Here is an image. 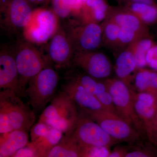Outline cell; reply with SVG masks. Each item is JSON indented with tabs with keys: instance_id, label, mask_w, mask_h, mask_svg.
Here are the masks:
<instances>
[{
	"instance_id": "obj_8",
	"label": "cell",
	"mask_w": 157,
	"mask_h": 157,
	"mask_svg": "<svg viewBox=\"0 0 157 157\" xmlns=\"http://www.w3.org/2000/svg\"><path fill=\"white\" fill-rule=\"evenodd\" d=\"M0 109L6 113L14 130L29 132L33 125L36 115L13 91L3 90L0 92Z\"/></svg>"
},
{
	"instance_id": "obj_1",
	"label": "cell",
	"mask_w": 157,
	"mask_h": 157,
	"mask_svg": "<svg viewBox=\"0 0 157 157\" xmlns=\"http://www.w3.org/2000/svg\"><path fill=\"white\" fill-rule=\"evenodd\" d=\"M78 115L76 104L62 91L55 96L43 110L39 121L67 134L73 130Z\"/></svg>"
},
{
	"instance_id": "obj_15",
	"label": "cell",
	"mask_w": 157,
	"mask_h": 157,
	"mask_svg": "<svg viewBox=\"0 0 157 157\" xmlns=\"http://www.w3.org/2000/svg\"><path fill=\"white\" fill-rule=\"evenodd\" d=\"M132 89L135 112L142 124L145 135L156 116L157 99L149 93L138 92Z\"/></svg>"
},
{
	"instance_id": "obj_18",
	"label": "cell",
	"mask_w": 157,
	"mask_h": 157,
	"mask_svg": "<svg viewBox=\"0 0 157 157\" xmlns=\"http://www.w3.org/2000/svg\"><path fill=\"white\" fill-rule=\"evenodd\" d=\"M0 139V157H12L29 143L28 132L14 130L9 133L1 134Z\"/></svg>"
},
{
	"instance_id": "obj_28",
	"label": "cell",
	"mask_w": 157,
	"mask_h": 157,
	"mask_svg": "<svg viewBox=\"0 0 157 157\" xmlns=\"http://www.w3.org/2000/svg\"><path fill=\"white\" fill-rule=\"evenodd\" d=\"M147 38L126 29L121 28L117 50L121 51L130 44L142 38Z\"/></svg>"
},
{
	"instance_id": "obj_34",
	"label": "cell",
	"mask_w": 157,
	"mask_h": 157,
	"mask_svg": "<svg viewBox=\"0 0 157 157\" xmlns=\"http://www.w3.org/2000/svg\"><path fill=\"white\" fill-rule=\"evenodd\" d=\"M14 130L6 113L0 109V134H6L12 132Z\"/></svg>"
},
{
	"instance_id": "obj_2",
	"label": "cell",
	"mask_w": 157,
	"mask_h": 157,
	"mask_svg": "<svg viewBox=\"0 0 157 157\" xmlns=\"http://www.w3.org/2000/svg\"><path fill=\"white\" fill-rule=\"evenodd\" d=\"M33 44L25 39L21 40L13 51L18 70L21 97L26 96V86L31 78L48 66L45 58Z\"/></svg>"
},
{
	"instance_id": "obj_21",
	"label": "cell",
	"mask_w": 157,
	"mask_h": 157,
	"mask_svg": "<svg viewBox=\"0 0 157 157\" xmlns=\"http://www.w3.org/2000/svg\"><path fill=\"white\" fill-rule=\"evenodd\" d=\"M87 0H51L52 11L59 18L78 17Z\"/></svg>"
},
{
	"instance_id": "obj_30",
	"label": "cell",
	"mask_w": 157,
	"mask_h": 157,
	"mask_svg": "<svg viewBox=\"0 0 157 157\" xmlns=\"http://www.w3.org/2000/svg\"><path fill=\"white\" fill-rule=\"evenodd\" d=\"M110 152L109 147H82V157H109Z\"/></svg>"
},
{
	"instance_id": "obj_11",
	"label": "cell",
	"mask_w": 157,
	"mask_h": 157,
	"mask_svg": "<svg viewBox=\"0 0 157 157\" xmlns=\"http://www.w3.org/2000/svg\"><path fill=\"white\" fill-rule=\"evenodd\" d=\"M72 63L96 79L107 78L112 72V65L108 58L95 50L75 52Z\"/></svg>"
},
{
	"instance_id": "obj_6",
	"label": "cell",
	"mask_w": 157,
	"mask_h": 157,
	"mask_svg": "<svg viewBox=\"0 0 157 157\" xmlns=\"http://www.w3.org/2000/svg\"><path fill=\"white\" fill-rule=\"evenodd\" d=\"M59 18L52 10H34L30 21L23 31L24 39L39 45L48 42L59 28Z\"/></svg>"
},
{
	"instance_id": "obj_24",
	"label": "cell",
	"mask_w": 157,
	"mask_h": 157,
	"mask_svg": "<svg viewBox=\"0 0 157 157\" xmlns=\"http://www.w3.org/2000/svg\"><path fill=\"white\" fill-rule=\"evenodd\" d=\"M103 45L110 49L117 50L121 27L107 18L101 23Z\"/></svg>"
},
{
	"instance_id": "obj_13",
	"label": "cell",
	"mask_w": 157,
	"mask_h": 157,
	"mask_svg": "<svg viewBox=\"0 0 157 157\" xmlns=\"http://www.w3.org/2000/svg\"><path fill=\"white\" fill-rule=\"evenodd\" d=\"M0 88L13 91L21 97L19 76L14 52L3 48L0 52Z\"/></svg>"
},
{
	"instance_id": "obj_26",
	"label": "cell",
	"mask_w": 157,
	"mask_h": 157,
	"mask_svg": "<svg viewBox=\"0 0 157 157\" xmlns=\"http://www.w3.org/2000/svg\"><path fill=\"white\" fill-rule=\"evenodd\" d=\"M155 44L151 38H142L131 44L137 69L147 67L146 56L149 49Z\"/></svg>"
},
{
	"instance_id": "obj_14",
	"label": "cell",
	"mask_w": 157,
	"mask_h": 157,
	"mask_svg": "<svg viewBox=\"0 0 157 157\" xmlns=\"http://www.w3.org/2000/svg\"><path fill=\"white\" fill-rule=\"evenodd\" d=\"M62 90L86 113L104 109L95 95L74 81L67 80Z\"/></svg>"
},
{
	"instance_id": "obj_27",
	"label": "cell",
	"mask_w": 157,
	"mask_h": 157,
	"mask_svg": "<svg viewBox=\"0 0 157 157\" xmlns=\"http://www.w3.org/2000/svg\"><path fill=\"white\" fill-rule=\"evenodd\" d=\"M153 70L146 68H138L133 77L134 86L138 92L149 94L152 81Z\"/></svg>"
},
{
	"instance_id": "obj_39",
	"label": "cell",
	"mask_w": 157,
	"mask_h": 157,
	"mask_svg": "<svg viewBox=\"0 0 157 157\" xmlns=\"http://www.w3.org/2000/svg\"><path fill=\"white\" fill-rule=\"evenodd\" d=\"M30 2L35 3V4H39L44 3L48 0H28Z\"/></svg>"
},
{
	"instance_id": "obj_20",
	"label": "cell",
	"mask_w": 157,
	"mask_h": 157,
	"mask_svg": "<svg viewBox=\"0 0 157 157\" xmlns=\"http://www.w3.org/2000/svg\"><path fill=\"white\" fill-rule=\"evenodd\" d=\"M47 157H82V147L70 135H65L48 153Z\"/></svg>"
},
{
	"instance_id": "obj_25",
	"label": "cell",
	"mask_w": 157,
	"mask_h": 157,
	"mask_svg": "<svg viewBox=\"0 0 157 157\" xmlns=\"http://www.w3.org/2000/svg\"><path fill=\"white\" fill-rule=\"evenodd\" d=\"M67 79L80 85L95 96L107 90L104 82H98L96 78L87 74L70 73L67 74Z\"/></svg>"
},
{
	"instance_id": "obj_9",
	"label": "cell",
	"mask_w": 157,
	"mask_h": 157,
	"mask_svg": "<svg viewBox=\"0 0 157 157\" xmlns=\"http://www.w3.org/2000/svg\"><path fill=\"white\" fill-rule=\"evenodd\" d=\"M33 11L28 0H0L1 27L9 33L23 32Z\"/></svg>"
},
{
	"instance_id": "obj_4",
	"label": "cell",
	"mask_w": 157,
	"mask_h": 157,
	"mask_svg": "<svg viewBox=\"0 0 157 157\" xmlns=\"http://www.w3.org/2000/svg\"><path fill=\"white\" fill-rule=\"evenodd\" d=\"M112 97L118 115L139 132L144 134L142 124L135 112L132 89L118 78H107L104 82Z\"/></svg>"
},
{
	"instance_id": "obj_16",
	"label": "cell",
	"mask_w": 157,
	"mask_h": 157,
	"mask_svg": "<svg viewBox=\"0 0 157 157\" xmlns=\"http://www.w3.org/2000/svg\"><path fill=\"white\" fill-rule=\"evenodd\" d=\"M106 18L115 22L121 28L133 31L143 36L151 38L148 26L123 6H109Z\"/></svg>"
},
{
	"instance_id": "obj_33",
	"label": "cell",
	"mask_w": 157,
	"mask_h": 157,
	"mask_svg": "<svg viewBox=\"0 0 157 157\" xmlns=\"http://www.w3.org/2000/svg\"><path fill=\"white\" fill-rule=\"evenodd\" d=\"M13 157H38V153L35 147L31 142H29L25 146L16 152Z\"/></svg>"
},
{
	"instance_id": "obj_17",
	"label": "cell",
	"mask_w": 157,
	"mask_h": 157,
	"mask_svg": "<svg viewBox=\"0 0 157 157\" xmlns=\"http://www.w3.org/2000/svg\"><path fill=\"white\" fill-rule=\"evenodd\" d=\"M114 69L117 78L131 87L134 74L137 70L136 59L131 44L120 51L116 59Z\"/></svg>"
},
{
	"instance_id": "obj_40",
	"label": "cell",
	"mask_w": 157,
	"mask_h": 157,
	"mask_svg": "<svg viewBox=\"0 0 157 157\" xmlns=\"http://www.w3.org/2000/svg\"></svg>"
},
{
	"instance_id": "obj_10",
	"label": "cell",
	"mask_w": 157,
	"mask_h": 157,
	"mask_svg": "<svg viewBox=\"0 0 157 157\" xmlns=\"http://www.w3.org/2000/svg\"><path fill=\"white\" fill-rule=\"evenodd\" d=\"M66 30L75 52L95 51L103 45L102 29L98 24H78L71 21Z\"/></svg>"
},
{
	"instance_id": "obj_19",
	"label": "cell",
	"mask_w": 157,
	"mask_h": 157,
	"mask_svg": "<svg viewBox=\"0 0 157 157\" xmlns=\"http://www.w3.org/2000/svg\"><path fill=\"white\" fill-rule=\"evenodd\" d=\"M109 6L105 0H87L78 17L82 24H98L107 17Z\"/></svg>"
},
{
	"instance_id": "obj_38",
	"label": "cell",
	"mask_w": 157,
	"mask_h": 157,
	"mask_svg": "<svg viewBox=\"0 0 157 157\" xmlns=\"http://www.w3.org/2000/svg\"><path fill=\"white\" fill-rule=\"evenodd\" d=\"M118 3L121 5L134 3H145L147 4H156L155 0H115Z\"/></svg>"
},
{
	"instance_id": "obj_36",
	"label": "cell",
	"mask_w": 157,
	"mask_h": 157,
	"mask_svg": "<svg viewBox=\"0 0 157 157\" xmlns=\"http://www.w3.org/2000/svg\"><path fill=\"white\" fill-rule=\"evenodd\" d=\"M149 142L157 147V113L153 124L145 134Z\"/></svg>"
},
{
	"instance_id": "obj_31",
	"label": "cell",
	"mask_w": 157,
	"mask_h": 157,
	"mask_svg": "<svg viewBox=\"0 0 157 157\" xmlns=\"http://www.w3.org/2000/svg\"><path fill=\"white\" fill-rule=\"evenodd\" d=\"M52 127L43 122L39 121L32 126L30 130L31 142H34L47 135Z\"/></svg>"
},
{
	"instance_id": "obj_7",
	"label": "cell",
	"mask_w": 157,
	"mask_h": 157,
	"mask_svg": "<svg viewBox=\"0 0 157 157\" xmlns=\"http://www.w3.org/2000/svg\"><path fill=\"white\" fill-rule=\"evenodd\" d=\"M86 113L118 142L133 144L140 140V133L117 113L104 109Z\"/></svg>"
},
{
	"instance_id": "obj_12",
	"label": "cell",
	"mask_w": 157,
	"mask_h": 157,
	"mask_svg": "<svg viewBox=\"0 0 157 157\" xmlns=\"http://www.w3.org/2000/svg\"><path fill=\"white\" fill-rule=\"evenodd\" d=\"M48 55L58 68L64 67L72 63L75 50L66 30L59 27L49 41Z\"/></svg>"
},
{
	"instance_id": "obj_23",
	"label": "cell",
	"mask_w": 157,
	"mask_h": 157,
	"mask_svg": "<svg viewBox=\"0 0 157 157\" xmlns=\"http://www.w3.org/2000/svg\"><path fill=\"white\" fill-rule=\"evenodd\" d=\"M63 133L57 129L51 128L45 136L34 142H31L36 150L39 157H46L49 151L61 140Z\"/></svg>"
},
{
	"instance_id": "obj_5",
	"label": "cell",
	"mask_w": 157,
	"mask_h": 157,
	"mask_svg": "<svg viewBox=\"0 0 157 157\" xmlns=\"http://www.w3.org/2000/svg\"><path fill=\"white\" fill-rule=\"evenodd\" d=\"M65 135H70L82 147H110L118 143L82 110L81 112H78V117L73 130Z\"/></svg>"
},
{
	"instance_id": "obj_37",
	"label": "cell",
	"mask_w": 157,
	"mask_h": 157,
	"mask_svg": "<svg viewBox=\"0 0 157 157\" xmlns=\"http://www.w3.org/2000/svg\"><path fill=\"white\" fill-rule=\"evenodd\" d=\"M130 146H117L111 151L109 157H126L131 148Z\"/></svg>"
},
{
	"instance_id": "obj_22",
	"label": "cell",
	"mask_w": 157,
	"mask_h": 157,
	"mask_svg": "<svg viewBox=\"0 0 157 157\" xmlns=\"http://www.w3.org/2000/svg\"><path fill=\"white\" fill-rule=\"evenodd\" d=\"M121 6L135 14L147 26L157 23V4L134 3Z\"/></svg>"
},
{
	"instance_id": "obj_29",
	"label": "cell",
	"mask_w": 157,
	"mask_h": 157,
	"mask_svg": "<svg viewBox=\"0 0 157 157\" xmlns=\"http://www.w3.org/2000/svg\"><path fill=\"white\" fill-rule=\"evenodd\" d=\"M155 145L143 144L131 147L126 157H157V149Z\"/></svg>"
},
{
	"instance_id": "obj_35",
	"label": "cell",
	"mask_w": 157,
	"mask_h": 157,
	"mask_svg": "<svg viewBox=\"0 0 157 157\" xmlns=\"http://www.w3.org/2000/svg\"><path fill=\"white\" fill-rule=\"evenodd\" d=\"M147 67L157 70V43H155L147 52L146 56Z\"/></svg>"
},
{
	"instance_id": "obj_3",
	"label": "cell",
	"mask_w": 157,
	"mask_h": 157,
	"mask_svg": "<svg viewBox=\"0 0 157 157\" xmlns=\"http://www.w3.org/2000/svg\"><path fill=\"white\" fill-rule=\"evenodd\" d=\"M59 79L56 71L47 66L29 82L25 95L35 113L44 110L54 98Z\"/></svg>"
},
{
	"instance_id": "obj_32",
	"label": "cell",
	"mask_w": 157,
	"mask_h": 157,
	"mask_svg": "<svg viewBox=\"0 0 157 157\" xmlns=\"http://www.w3.org/2000/svg\"><path fill=\"white\" fill-rule=\"evenodd\" d=\"M96 97L104 109L117 114L112 98L107 90L96 95Z\"/></svg>"
}]
</instances>
